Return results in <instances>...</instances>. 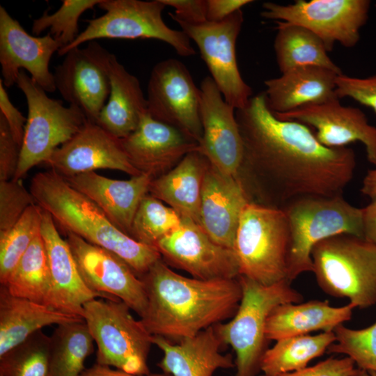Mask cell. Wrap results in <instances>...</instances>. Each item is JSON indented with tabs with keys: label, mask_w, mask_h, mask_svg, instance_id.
Listing matches in <instances>:
<instances>
[{
	"label": "cell",
	"mask_w": 376,
	"mask_h": 376,
	"mask_svg": "<svg viewBox=\"0 0 376 376\" xmlns=\"http://www.w3.org/2000/svg\"><path fill=\"white\" fill-rule=\"evenodd\" d=\"M274 114L279 119L312 127L317 139L326 147H345L353 142L363 143L368 161L376 167V127L369 123L359 108L343 106L338 98H334Z\"/></svg>",
	"instance_id": "cell-19"
},
{
	"label": "cell",
	"mask_w": 376,
	"mask_h": 376,
	"mask_svg": "<svg viewBox=\"0 0 376 376\" xmlns=\"http://www.w3.org/2000/svg\"><path fill=\"white\" fill-rule=\"evenodd\" d=\"M146 100L151 117L178 128L199 145L203 136L201 91L182 62L168 58L153 67Z\"/></svg>",
	"instance_id": "cell-13"
},
{
	"label": "cell",
	"mask_w": 376,
	"mask_h": 376,
	"mask_svg": "<svg viewBox=\"0 0 376 376\" xmlns=\"http://www.w3.org/2000/svg\"><path fill=\"white\" fill-rule=\"evenodd\" d=\"M354 308L350 303L334 307L327 301L318 299L282 304L276 306L269 315L265 336L269 341H276L315 331H334L336 327L351 319Z\"/></svg>",
	"instance_id": "cell-27"
},
{
	"label": "cell",
	"mask_w": 376,
	"mask_h": 376,
	"mask_svg": "<svg viewBox=\"0 0 376 376\" xmlns=\"http://www.w3.org/2000/svg\"><path fill=\"white\" fill-rule=\"evenodd\" d=\"M166 6L174 8L169 13L174 21L199 24L207 22L206 0H161Z\"/></svg>",
	"instance_id": "cell-44"
},
{
	"label": "cell",
	"mask_w": 376,
	"mask_h": 376,
	"mask_svg": "<svg viewBox=\"0 0 376 376\" xmlns=\"http://www.w3.org/2000/svg\"><path fill=\"white\" fill-rule=\"evenodd\" d=\"M44 164L63 178L100 169L118 170L131 176L141 173L129 161L121 140L88 120Z\"/></svg>",
	"instance_id": "cell-20"
},
{
	"label": "cell",
	"mask_w": 376,
	"mask_h": 376,
	"mask_svg": "<svg viewBox=\"0 0 376 376\" xmlns=\"http://www.w3.org/2000/svg\"><path fill=\"white\" fill-rule=\"evenodd\" d=\"M111 55L97 42L91 41L86 47L68 52L53 73L56 88L62 97L94 123L110 94Z\"/></svg>",
	"instance_id": "cell-14"
},
{
	"label": "cell",
	"mask_w": 376,
	"mask_h": 376,
	"mask_svg": "<svg viewBox=\"0 0 376 376\" xmlns=\"http://www.w3.org/2000/svg\"><path fill=\"white\" fill-rule=\"evenodd\" d=\"M208 160L196 150L173 169L152 180L149 194L166 203L185 219L198 224L201 192Z\"/></svg>",
	"instance_id": "cell-28"
},
{
	"label": "cell",
	"mask_w": 376,
	"mask_h": 376,
	"mask_svg": "<svg viewBox=\"0 0 376 376\" xmlns=\"http://www.w3.org/2000/svg\"><path fill=\"white\" fill-rule=\"evenodd\" d=\"M51 337L49 376H80L94 351V340L84 320L60 324Z\"/></svg>",
	"instance_id": "cell-34"
},
{
	"label": "cell",
	"mask_w": 376,
	"mask_h": 376,
	"mask_svg": "<svg viewBox=\"0 0 376 376\" xmlns=\"http://www.w3.org/2000/svg\"><path fill=\"white\" fill-rule=\"evenodd\" d=\"M361 191L371 199L376 198V167L367 172L362 181Z\"/></svg>",
	"instance_id": "cell-49"
},
{
	"label": "cell",
	"mask_w": 376,
	"mask_h": 376,
	"mask_svg": "<svg viewBox=\"0 0 376 376\" xmlns=\"http://www.w3.org/2000/svg\"><path fill=\"white\" fill-rule=\"evenodd\" d=\"M40 234L50 269L52 308L83 318L84 306L87 302L97 298L113 299L86 285L67 240L62 238L52 216L44 210Z\"/></svg>",
	"instance_id": "cell-23"
},
{
	"label": "cell",
	"mask_w": 376,
	"mask_h": 376,
	"mask_svg": "<svg viewBox=\"0 0 376 376\" xmlns=\"http://www.w3.org/2000/svg\"><path fill=\"white\" fill-rule=\"evenodd\" d=\"M250 198L242 180L210 163L203 179L198 225L217 244L233 248L241 213Z\"/></svg>",
	"instance_id": "cell-22"
},
{
	"label": "cell",
	"mask_w": 376,
	"mask_h": 376,
	"mask_svg": "<svg viewBox=\"0 0 376 376\" xmlns=\"http://www.w3.org/2000/svg\"><path fill=\"white\" fill-rule=\"evenodd\" d=\"M0 113L4 116L16 143L22 146L27 118L11 102L0 79Z\"/></svg>",
	"instance_id": "cell-45"
},
{
	"label": "cell",
	"mask_w": 376,
	"mask_h": 376,
	"mask_svg": "<svg viewBox=\"0 0 376 376\" xmlns=\"http://www.w3.org/2000/svg\"><path fill=\"white\" fill-rule=\"evenodd\" d=\"M24 93L28 116L17 170L13 179L22 180L27 172L44 163L53 152L70 139L87 122L77 107H64L22 70L17 80Z\"/></svg>",
	"instance_id": "cell-9"
},
{
	"label": "cell",
	"mask_w": 376,
	"mask_h": 376,
	"mask_svg": "<svg viewBox=\"0 0 376 376\" xmlns=\"http://www.w3.org/2000/svg\"><path fill=\"white\" fill-rule=\"evenodd\" d=\"M42 210L29 206L9 230L0 233V283H5L31 242L40 233Z\"/></svg>",
	"instance_id": "cell-36"
},
{
	"label": "cell",
	"mask_w": 376,
	"mask_h": 376,
	"mask_svg": "<svg viewBox=\"0 0 376 376\" xmlns=\"http://www.w3.org/2000/svg\"><path fill=\"white\" fill-rule=\"evenodd\" d=\"M83 318L50 306L12 295L0 287V357L44 327Z\"/></svg>",
	"instance_id": "cell-30"
},
{
	"label": "cell",
	"mask_w": 376,
	"mask_h": 376,
	"mask_svg": "<svg viewBox=\"0 0 376 376\" xmlns=\"http://www.w3.org/2000/svg\"><path fill=\"white\" fill-rule=\"evenodd\" d=\"M282 210L290 229L287 279L291 283L304 272H313L311 251L318 242L340 234L363 238L362 209L343 196L302 198Z\"/></svg>",
	"instance_id": "cell-7"
},
{
	"label": "cell",
	"mask_w": 376,
	"mask_h": 376,
	"mask_svg": "<svg viewBox=\"0 0 376 376\" xmlns=\"http://www.w3.org/2000/svg\"><path fill=\"white\" fill-rule=\"evenodd\" d=\"M109 77L110 94L96 123L122 139L136 129L141 117L148 112L147 100L138 78L130 74L113 54Z\"/></svg>",
	"instance_id": "cell-29"
},
{
	"label": "cell",
	"mask_w": 376,
	"mask_h": 376,
	"mask_svg": "<svg viewBox=\"0 0 376 376\" xmlns=\"http://www.w3.org/2000/svg\"><path fill=\"white\" fill-rule=\"evenodd\" d=\"M66 235L79 273L88 288L120 299L142 317L147 306V295L141 279L115 253L73 233Z\"/></svg>",
	"instance_id": "cell-16"
},
{
	"label": "cell",
	"mask_w": 376,
	"mask_h": 376,
	"mask_svg": "<svg viewBox=\"0 0 376 376\" xmlns=\"http://www.w3.org/2000/svg\"><path fill=\"white\" fill-rule=\"evenodd\" d=\"M80 376H171L168 373L162 372L157 373H149L148 375H134L123 370L113 368L109 366L95 363L92 366L86 368Z\"/></svg>",
	"instance_id": "cell-48"
},
{
	"label": "cell",
	"mask_w": 376,
	"mask_h": 376,
	"mask_svg": "<svg viewBox=\"0 0 376 376\" xmlns=\"http://www.w3.org/2000/svg\"><path fill=\"white\" fill-rule=\"evenodd\" d=\"M152 343L163 352L158 367L171 376H212L218 369L235 368L231 354L221 352L214 327L175 343L152 335Z\"/></svg>",
	"instance_id": "cell-25"
},
{
	"label": "cell",
	"mask_w": 376,
	"mask_h": 376,
	"mask_svg": "<svg viewBox=\"0 0 376 376\" xmlns=\"http://www.w3.org/2000/svg\"><path fill=\"white\" fill-rule=\"evenodd\" d=\"M130 163L141 173L157 178L177 165L199 145L178 128L154 119L147 112L136 129L120 139Z\"/></svg>",
	"instance_id": "cell-21"
},
{
	"label": "cell",
	"mask_w": 376,
	"mask_h": 376,
	"mask_svg": "<svg viewBox=\"0 0 376 376\" xmlns=\"http://www.w3.org/2000/svg\"><path fill=\"white\" fill-rule=\"evenodd\" d=\"M21 146L14 140L8 123L0 113V180H9L17 170Z\"/></svg>",
	"instance_id": "cell-42"
},
{
	"label": "cell",
	"mask_w": 376,
	"mask_h": 376,
	"mask_svg": "<svg viewBox=\"0 0 376 376\" xmlns=\"http://www.w3.org/2000/svg\"><path fill=\"white\" fill-rule=\"evenodd\" d=\"M61 48L49 32L43 36L29 34L0 6V63L4 86L16 84L20 71L26 70L46 92H54V77L49 66L52 56Z\"/></svg>",
	"instance_id": "cell-18"
},
{
	"label": "cell",
	"mask_w": 376,
	"mask_h": 376,
	"mask_svg": "<svg viewBox=\"0 0 376 376\" xmlns=\"http://www.w3.org/2000/svg\"><path fill=\"white\" fill-rule=\"evenodd\" d=\"M168 265L202 280L233 279L240 276L233 249L221 246L192 220L181 225L155 245Z\"/></svg>",
	"instance_id": "cell-15"
},
{
	"label": "cell",
	"mask_w": 376,
	"mask_h": 376,
	"mask_svg": "<svg viewBox=\"0 0 376 376\" xmlns=\"http://www.w3.org/2000/svg\"><path fill=\"white\" fill-rule=\"evenodd\" d=\"M370 7L369 0H297L288 5L266 2L260 15L309 29L330 52L336 42L347 48L358 43Z\"/></svg>",
	"instance_id": "cell-11"
},
{
	"label": "cell",
	"mask_w": 376,
	"mask_h": 376,
	"mask_svg": "<svg viewBox=\"0 0 376 376\" xmlns=\"http://www.w3.org/2000/svg\"><path fill=\"white\" fill-rule=\"evenodd\" d=\"M120 299L97 298L84 306L83 318L96 343V363L134 375L150 373L152 335Z\"/></svg>",
	"instance_id": "cell-8"
},
{
	"label": "cell",
	"mask_w": 376,
	"mask_h": 376,
	"mask_svg": "<svg viewBox=\"0 0 376 376\" xmlns=\"http://www.w3.org/2000/svg\"><path fill=\"white\" fill-rule=\"evenodd\" d=\"M51 337L42 330L0 357V376H49Z\"/></svg>",
	"instance_id": "cell-35"
},
{
	"label": "cell",
	"mask_w": 376,
	"mask_h": 376,
	"mask_svg": "<svg viewBox=\"0 0 376 376\" xmlns=\"http://www.w3.org/2000/svg\"><path fill=\"white\" fill-rule=\"evenodd\" d=\"M200 91L203 136L199 152L220 172L238 176L244 145L235 109L226 102L211 77L203 79Z\"/></svg>",
	"instance_id": "cell-17"
},
{
	"label": "cell",
	"mask_w": 376,
	"mask_h": 376,
	"mask_svg": "<svg viewBox=\"0 0 376 376\" xmlns=\"http://www.w3.org/2000/svg\"><path fill=\"white\" fill-rule=\"evenodd\" d=\"M238 280L242 298L235 315L226 323L214 326L222 345H230L235 354L234 376H256L267 348V320L272 311L285 303H300L302 295L283 279L263 285L243 276Z\"/></svg>",
	"instance_id": "cell-4"
},
{
	"label": "cell",
	"mask_w": 376,
	"mask_h": 376,
	"mask_svg": "<svg viewBox=\"0 0 376 376\" xmlns=\"http://www.w3.org/2000/svg\"><path fill=\"white\" fill-rule=\"evenodd\" d=\"M356 376H376V372L359 369Z\"/></svg>",
	"instance_id": "cell-50"
},
{
	"label": "cell",
	"mask_w": 376,
	"mask_h": 376,
	"mask_svg": "<svg viewBox=\"0 0 376 376\" xmlns=\"http://www.w3.org/2000/svg\"><path fill=\"white\" fill-rule=\"evenodd\" d=\"M274 48L281 74L304 66H318L342 72L330 58L323 41L309 29L297 24L276 21Z\"/></svg>",
	"instance_id": "cell-31"
},
{
	"label": "cell",
	"mask_w": 376,
	"mask_h": 376,
	"mask_svg": "<svg viewBox=\"0 0 376 376\" xmlns=\"http://www.w3.org/2000/svg\"><path fill=\"white\" fill-rule=\"evenodd\" d=\"M140 278L147 295L140 320L152 335L175 343L232 318L242 298L238 277H186L173 271L162 258Z\"/></svg>",
	"instance_id": "cell-2"
},
{
	"label": "cell",
	"mask_w": 376,
	"mask_h": 376,
	"mask_svg": "<svg viewBox=\"0 0 376 376\" xmlns=\"http://www.w3.org/2000/svg\"><path fill=\"white\" fill-rule=\"evenodd\" d=\"M181 224L182 217L177 212L148 193L136 212L130 237L140 243L155 246L159 240Z\"/></svg>",
	"instance_id": "cell-37"
},
{
	"label": "cell",
	"mask_w": 376,
	"mask_h": 376,
	"mask_svg": "<svg viewBox=\"0 0 376 376\" xmlns=\"http://www.w3.org/2000/svg\"><path fill=\"white\" fill-rule=\"evenodd\" d=\"M359 368L348 357H331L314 366L273 376H356Z\"/></svg>",
	"instance_id": "cell-43"
},
{
	"label": "cell",
	"mask_w": 376,
	"mask_h": 376,
	"mask_svg": "<svg viewBox=\"0 0 376 376\" xmlns=\"http://www.w3.org/2000/svg\"><path fill=\"white\" fill-rule=\"evenodd\" d=\"M73 188L92 201L123 233L130 236L138 207L149 193L150 175L141 173L128 180H116L95 171L64 178Z\"/></svg>",
	"instance_id": "cell-24"
},
{
	"label": "cell",
	"mask_w": 376,
	"mask_h": 376,
	"mask_svg": "<svg viewBox=\"0 0 376 376\" xmlns=\"http://www.w3.org/2000/svg\"><path fill=\"white\" fill-rule=\"evenodd\" d=\"M102 0H63L61 7L54 13L46 10L33 19L31 31L39 36L49 29V33L60 44L61 48L70 45L79 36L78 21L86 10L93 9Z\"/></svg>",
	"instance_id": "cell-38"
},
{
	"label": "cell",
	"mask_w": 376,
	"mask_h": 376,
	"mask_svg": "<svg viewBox=\"0 0 376 376\" xmlns=\"http://www.w3.org/2000/svg\"><path fill=\"white\" fill-rule=\"evenodd\" d=\"M335 93L339 100L350 97L376 113V75L359 78L341 73L336 78Z\"/></svg>",
	"instance_id": "cell-41"
},
{
	"label": "cell",
	"mask_w": 376,
	"mask_h": 376,
	"mask_svg": "<svg viewBox=\"0 0 376 376\" xmlns=\"http://www.w3.org/2000/svg\"><path fill=\"white\" fill-rule=\"evenodd\" d=\"M311 258L317 283L326 294L347 298L355 308L376 304V245L340 234L315 244Z\"/></svg>",
	"instance_id": "cell-5"
},
{
	"label": "cell",
	"mask_w": 376,
	"mask_h": 376,
	"mask_svg": "<svg viewBox=\"0 0 376 376\" xmlns=\"http://www.w3.org/2000/svg\"><path fill=\"white\" fill-rule=\"evenodd\" d=\"M289 246L283 210L251 201L245 205L233 248L240 276L267 285L287 279Z\"/></svg>",
	"instance_id": "cell-6"
},
{
	"label": "cell",
	"mask_w": 376,
	"mask_h": 376,
	"mask_svg": "<svg viewBox=\"0 0 376 376\" xmlns=\"http://www.w3.org/2000/svg\"><path fill=\"white\" fill-rule=\"evenodd\" d=\"M334 331L336 341L328 347V354H343L352 359L359 369L376 372V322L361 329L342 324Z\"/></svg>",
	"instance_id": "cell-39"
},
{
	"label": "cell",
	"mask_w": 376,
	"mask_h": 376,
	"mask_svg": "<svg viewBox=\"0 0 376 376\" xmlns=\"http://www.w3.org/2000/svg\"><path fill=\"white\" fill-rule=\"evenodd\" d=\"M235 117L244 145L242 166L265 180L269 207L283 209L306 197L343 196L357 166L352 149L326 147L306 125L279 119L264 92L237 109Z\"/></svg>",
	"instance_id": "cell-1"
},
{
	"label": "cell",
	"mask_w": 376,
	"mask_h": 376,
	"mask_svg": "<svg viewBox=\"0 0 376 376\" xmlns=\"http://www.w3.org/2000/svg\"><path fill=\"white\" fill-rule=\"evenodd\" d=\"M253 1L206 0L207 22H220Z\"/></svg>",
	"instance_id": "cell-46"
},
{
	"label": "cell",
	"mask_w": 376,
	"mask_h": 376,
	"mask_svg": "<svg viewBox=\"0 0 376 376\" xmlns=\"http://www.w3.org/2000/svg\"><path fill=\"white\" fill-rule=\"evenodd\" d=\"M29 190L36 203L50 214L56 226L115 253L139 277L162 258L155 246L123 233L99 207L54 171L36 173Z\"/></svg>",
	"instance_id": "cell-3"
},
{
	"label": "cell",
	"mask_w": 376,
	"mask_h": 376,
	"mask_svg": "<svg viewBox=\"0 0 376 376\" xmlns=\"http://www.w3.org/2000/svg\"><path fill=\"white\" fill-rule=\"evenodd\" d=\"M3 286L12 295L51 307L52 281L41 234L31 242Z\"/></svg>",
	"instance_id": "cell-32"
},
{
	"label": "cell",
	"mask_w": 376,
	"mask_h": 376,
	"mask_svg": "<svg viewBox=\"0 0 376 376\" xmlns=\"http://www.w3.org/2000/svg\"><path fill=\"white\" fill-rule=\"evenodd\" d=\"M340 74L322 67L291 69L265 81L267 104L274 113H284L311 104L338 98L336 78Z\"/></svg>",
	"instance_id": "cell-26"
},
{
	"label": "cell",
	"mask_w": 376,
	"mask_h": 376,
	"mask_svg": "<svg viewBox=\"0 0 376 376\" xmlns=\"http://www.w3.org/2000/svg\"><path fill=\"white\" fill-rule=\"evenodd\" d=\"M361 209L363 239L376 245V198Z\"/></svg>",
	"instance_id": "cell-47"
},
{
	"label": "cell",
	"mask_w": 376,
	"mask_h": 376,
	"mask_svg": "<svg viewBox=\"0 0 376 376\" xmlns=\"http://www.w3.org/2000/svg\"><path fill=\"white\" fill-rule=\"evenodd\" d=\"M175 22L197 45L226 102L235 110L244 108L252 97V90L242 79L236 59V42L244 22L242 9L220 22Z\"/></svg>",
	"instance_id": "cell-12"
},
{
	"label": "cell",
	"mask_w": 376,
	"mask_h": 376,
	"mask_svg": "<svg viewBox=\"0 0 376 376\" xmlns=\"http://www.w3.org/2000/svg\"><path fill=\"white\" fill-rule=\"evenodd\" d=\"M36 204L22 180H0V233L9 230L26 210Z\"/></svg>",
	"instance_id": "cell-40"
},
{
	"label": "cell",
	"mask_w": 376,
	"mask_h": 376,
	"mask_svg": "<svg viewBox=\"0 0 376 376\" xmlns=\"http://www.w3.org/2000/svg\"><path fill=\"white\" fill-rule=\"evenodd\" d=\"M335 341L334 331L278 340L265 352L260 372L263 373V376H273L305 368L311 360L327 352Z\"/></svg>",
	"instance_id": "cell-33"
},
{
	"label": "cell",
	"mask_w": 376,
	"mask_h": 376,
	"mask_svg": "<svg viewBox=\"0 0 376 376\" xmlns=\"http://www.w3.org/2000/svg\"><path fill=\"white\" fill-rule=\"evenodd\" d=\"M102 15L87 20L86 29L58 54L100 38L155 39L167 43L181 56L196 54L190 38L182 31L168 26L162 18L166 6L161 0H102Z\"/></svg>",
	"instance_id": "cell-10"
}]
</instances>
